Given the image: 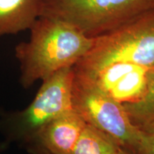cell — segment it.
<instances>
[{"mask_svg": "<svg viewBox=\"0 0 154 154\" xmlns=\"http://www.w3.org/2000/svg\"><path fill=\"white\" fill-rule=\"evenodd\" d=\"M27 42L15 47L19 63V82L28 88L58 71L74 66L89 51L94 38L84 35L72 25L41 15L31 26Z\"/></svg>", "mask_w": 154, "mask_h": 154, "instance_id": "cell-1", "label": "cell"}, {"mask_svg": "<svg viewBox=\"0 0 154 154\" xmlns=\"http://www.w3.org/2000/svg\"><path fill=\"white\" fill-rule=\"evenodd\" d=\"M116 63L154 66V9L113 32L94 38L91 48L74 69L88 74Z\"/></svg>", "mask_w": 154, "mask_h": 154, "instance_id": "cell-2", "label": "cell"}, {"mask_svg": "<svg viewBox=\"0 0 154 154\" xmlns=\"http://www.w3.org/2000/svg\"><path fill=\"white\" fill-rule=\"evenodd\" d=\"M74 66L58 71L47 79L32 103L22 111L7 113L0 121L6 147L11 143L24 144L46 125L72 109Z\"/></svg>", "mask_w": 154, "mask_h": 154, "instance_id": "cell-3", "label": "cell"}, {"mask_svg": "<svg viewBox=\"0 0 154 154\" xmlns=\"http://www.w3.org/2000/svg\"><path fill=\"white\" fill-rule=\"evenodd\" d=\"M153 9L154 0H44L41 15L60 19L96 38Z\"/></svg>", "mask_w": 154, "mask_h": 154, "instance_id": "cell-4", "label": "cell"}, {"mask_svg": "<svg viewBox=\"0 0 154 154\" xmlns=\"http://www.w3.org/2000/svg\"><path fill=\"white\" fill-rule=\"evenodd\" d=\"M72 86V109L86 124L107 135L122 149L134 151L139 128L124 106L107 96L83 75L76 73Z\"/></svg>", "mask_w": 154, "mask_h": 154, "instance_id": "cell-5", "label": "cell"}, {"mask_svg": "<svg viewBox=\"0 0 154 154\" xmlns=\"http://www.w3.org/2000/svg\"><path fill=\"white\" fill-rule=\"evenodd\" d=\"M151 68L131 63H116L88 74L74 71L114 101L125 105L137 101L143 96Z\"/></svg>", "mask_w": 154, "mask_h": 154, "instance_id": "cell-6", "label": "cell"}, {"mask_svg": "<svg viewBox=\"0 0 154 154\" xmlns=\"http://www.w3.org/2000/svg\"><path fill=\"white\" fill-rule=\"evenodd\" d=\"M86 124L72 109L46 125L23 146L32 154H72Z\"/></svg>", "mask_w": 154, "mask_h": 154, "instance_id": "cell-7", "label": "cell"}, {"mask_svg": "<svg viewBox=\"0 0 154 154\" xmlns=\"http://www.w3.org/2000/svg\"><path fill=\"white\" fill-rule=\"evenodd\" d=\"M44 0H0V37L29 29L41 16Z\"/></svg>", "mask_w": 154, "mask_h": 154, "instance_id": "cell-8", "label": "cell"}, {"mask_svg": "<svg viewBox=\"0 0 154 154\" xmlns=\"http://www.w3.org/2000/svg\"><path fill=\"white\" fill-rule=\"evenodd\" d=\"M120 147L107 135L86 124L72 154H119Z\"/></svg>", "mask_w": 154, "mask_h": 154, "instance_id": "cell-9", "label": "cell"}, {"mask_svg": "<svg viewBox=\"0 0 154 154\" xmlns=\"http://www.w3.org/2000/svg\"><path fill=\"white\" fill-rule=\"evenodd\" d=\"M123 106L131 122L138 128L154 125V66L149 72L143 96L137 101Z\"/></svg>", "mask_w": 154, "mask_h": 154, "instance_id": "cell-10", "label": "cell"}, {"mask_svg": "<svg viewBox=\"0 0 154 154\" xmlns=\"http://www.w3.org/2000/svg\"><path fill=\"white\" fill-rule=\"evenodd\" d=\"M139 128L134 151L140 154H154V125Z\"/></svg>", "mask_w": 154, "mask_h": 154, "instance_id": "cell-11", "label": "cell"}, {"mask_svg": "<svg viewBox=\"0 0 154 154\" xmlns=\"http://www.w3.org/2000/svg\"><path fill=\"white\" fill-rule=\"evenodd\" d=\"M119 154H140V153H137V152L129 151V150H126V149H122V148H120V149H119Z\"/></svg>", "mask_w": 154, "mask_h": 154, "instance_id": "cell-12", "label": "cell"}]
</instances>
